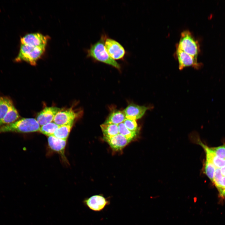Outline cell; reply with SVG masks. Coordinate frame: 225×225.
<instances>
[{
	"instance_id": "obj_19",
	"label": "cell",
	"mask_w": 225,
	"mask_h": 225,
	"mask_svg": "<svg viewBox=\"0 0 225 225\" xmlns=\"http://www.w3.org/2000/svg\"><path fill=\"white\" fill-rule=\"evenodd\" d=\"M59 126L53 122L42 126L39 131L48 137L52 136Z\"/></svg>"
},
{
	"instance_id": "obj_5",
	"label": "cell",
	"mask_w": 225,
	"mask_h": 225,
	"mask_svg": "<svg viewBox=\"0 0 225 225\" xmlns=\"http://www.w3.org/2000/svg\"><path fill=\"white\" fill-rule=\"evenodd\" d=\"M104 45L108 54L114 60L122 59L124 57L125 50L123 46L116 40L106 37Z\"/></svg>"
},
{
	"instance_id": "obj_17",
	"label": "cell",
	"mask_w": 225,
	"mask_h": 225,
	"mask_svg": "<svg viewBox=\"0 0 225 225\" xmlns=\"http://www.w3.org/2000/svg\"><path fill=\"white\" fill-rule=\"evenodd\" d=\"M13 104L9 98L0 95V122Z\"/></svg>"
},
{
	"instance_id": "obj_7",
	"label": "cell",
	"mask_w": 225,
	"mask_h": 225,
	"mask_svg": "<svg viewBox=\"0 0 225 225\" xmlns=\"http://www.w3.org/2000/svg\"><path fill=\"white\" fill-rule=\"evenodd\" d=\"M83 202L90 210L99 212L109 204L110 201L103 195L99 194L94 195L85 199Z\"/></svg>"
},
{
	"instance_id": "obj_1",
	"label": "cell",
	"mask_w": 225,
	"mask_h": 225,
	"mask_svg": "<svg viewBox=\"0 0 225 225\" xmlns=\"http://www.w3.org/2000/svg\"><path fill=\"white\" fill-rule=\"evenodd\" d=\"M106 37L102 36L98 41L91 46L88 50V56L119 70L120 64L109 56L106 50L104 45Z\"/></svg>"
},
{
	"instance_id": "obj_16",
	"label": "cell",
	"mask_w": 225,
	"mask_h": 225,
	"mask_svg": "<svg viewBox=\"0 0 225 225\" xmlns=\"http://www.w3.org/2000/svg\"><path fill=\"white\" fill-rule=\"evenodd\" d=\"M100 127L104 138H111L119 133L117 125L104 122Z\"/></svg>"
},
{
	"instance_id": "obj_6",
	"label": "cell",
	"mask_w": 225,
	"mask_h": 225,
	"mask_svg": "<svg viewBox=\"0 0 225 225\" xmlns=\"http://www.w3.org/2000/svg\"><path fill=\"white\" fill-rule=\"evenodd\" d=\"M49 37L38 32L28 34L20 39L21 44L46 48Z\"/></svg>"
},
{
	"instance_id": "obj_3",
	"label": "cell",
	"mask_w": 225,
	"mask_h": 225,
	"mask_svg": "<svg viewBox=\"0 0 225 225\" xmlns=\"http://www.w3.org/2000/svg\"><path fill=\"white\" fill-rule=\"evenodd\" d=\"M46 48L21 44L19 52L15 59L17 62L25 61L31 65H35L45 52Z\"/></svg>"
},
{
	"instance_id": "obj_11",
	"label": "cell",
	"mask_w": 225,
	"mask_h": 225,
	"mask_svg": "<svg viewBox=\"0 0 225 225\" xmlns=\"http://www.w3.org/2000/svg\"><path fill=\"white\" fill-rule=\"evenodd\" d=\"M150 107L132 103L123 110L126 118L136 120L141 118Z\"/></svg>"
},
{
	"instance_id": "obj_25",
	"label": "cell",
	"mask_w": 225,
	"mask_h": 225,
	"mask_svg": "<svg viewBox=\"0 0 225 225\" xmlns=\"http://www.w3.org/2000/svg\"><path fill=\"white\" fill-rule=\"evenodd\" d=\"M222 178V177L220 169L216 168L212 182L214 184L217 189L220 185Z\"/></svg>"
},
{
	"instance_id": "obj_12",
	"label": "cell",
	"mask_w": 225,
	"mask_h": 225,
	"mask_svg": "<svg viewBox=\"0 0 225 225\" xmlns=\"http://www.w3.org/2000/svg\"><path fill=\"white\" fill-rule=\"evenodd\" d=\"M104 139L112 149L115 151L122 149L131 141L119 133L111 138Z\"/></svg>"
},
{
	"instance_id": "obj_23",
	"label": "cell",
	"mask_w": 225,
	"mask_h": 225,
	"mask_svg": "<svg viewBox=\"0 0 225 225\" xmlns=\"http://www.w3.org/2000/svg\"><path fill=\"white\" fill-rule=\"evenodd\" d=\"M123 123L129 130L138 132V128L135 120L126 118Z\"/></svg>"
},
{
	"instance_id": "obj_2",
	"label": "cell",
	"mask_w": 225,
	"mask_h": 225,
	"mask_svg": "<svg viewBox=\"0 0 225 225\" xmlns=\"http://www.w3.org/2000/svg\"><path fill=\"white\" fill-rule=\"evenodd\" d=\"M40 126L36 119L23 118L0 127V133L5 132L28 133L39 131Z\"/></svg>"
},
{
	"instance_id": "obj_18",
	"label": "cell",
	"mask_w": 225,
	"mask_h": 225,
	"mask_svg": "<svg viewBox=\"0 0 225 225\" xmlns=\"http://www.w3.org/2000/svg\"><path fill=\"white\" fill-rule=\"evenodd\" d=\"M73 124L59 126L52 136L62 139L67 140Z\"/></svg>"
},
{
	"instance_id": "obj_20",
	"label": "cell",
	"mask_w": 225,
	"mask_h": 225,
	"mask_svg": "<svg viewBox=\"0 0 225 225\" xmlns=\"http://www.w3.org/2000/svg\"><path fill=\"white\" fill-rule=\"evenodd\" d=\"M118 126L119 133L131 141L136 137L138 132L129 130L123 122L119 124Z\"/></svg>"
},
{
	"instance_id": "obj_15",
	"label": "cell",
	"mask_w": 225,
	"mask_h": 225,
	"mask_svg": "<svg viewBox=\"0 0 225 225\" xmlns=\"http://www.w3.org/2000/svg\"><path fill=\"white\" fill-rule=\"evenodd\" d=\"M126 118L123 111L115 110L110 113L105 123L118 125L123 122Z\"/></svg>"
},
{
	"instance_id": "obj_9",
	"label": "cell",
	"mask_w": 225,
	"mask_h": 225,
	"mask_svg": "<svg viewBox=\"0 0 225 225\" xmlns=\"http://www.w3.org/2000/svg\"><path fill=\"white\" fill-rule=\"evenodd\" d=\"M60 110L61 108L56 107H45L38 114L36 120L41 126L52 122L56 115Z\"/></svg>"
},
{
	"instance_id": "obj_24",
	"label": "cell",
	"mask_w": 225,
	"mask_h": 225,
	"mask_svg": "<svg viewBox=\"0 0 225 225\" xmlns=\"http://www.w3.org/2000/svg\"><path fill=\"white\" fill-rule=\"evenodd\" d=\"M210 148L212 152L217 156L225 160V145Z\"/></svg>"
},
{
	"instance_id": "obj_10",
	"label": "cell",
	"mask_w": 225,
	"mask_h": 225,
	"mask_svg": "<svg viewBox=\"0 0 225 225\" xmlns=\"http://www.w3.org/2000/svg\"><path fill=\"white\" fill-rule=\"evenodd\" d=\"M176 53L180 70L189 66H192L195 68L198 67L199 65L197 62V58L177 48Z\"/></svg>"
},
{
	"instance_id": "obj_4",
	"label": "cell",
	"mask_w": 225,
	"mask_h": 225,
	"mask_svg": "<svg viewBox=\"0 0 225 225\" xmlns=\"http://www.w3.org/2000/svg\"><path fill=\"white\" fill-rule=\"evenodd\" d=\"M177 48L197 58L199 52L198 45L189 31L185 30L181 33Z\"/></svg>"
},
{
	"instance_id": "obj_22",
	"label": "cell",
	"mask_w": 225,
	"mask_h": 225,
	"mask_svg": "<svg viewBox=\"0 0 225 225\" xmlns=\"http://www.w3.org/2000/svg\"><path fill=\"white\" fill-rule=\"evenodd\" d=\"M206 160L212 163L216 168H219L225 166V160L220 158L214 154Z\"/></svg>"
},
{
	"instance_id": "obj_21",
	"label": "cell",
	"mask_w": 225,
	"mask_h": 225,
	"mask_svg": "<svg viewBox=\"0 0 225 225\" xmlns=\"http://www.w3.org/2000/svg\"><path fill=\"white\" fill-rule=\"evenodd\" d=\"M214 165L211 162L206 160L204 164V172L205 174L212 182L216 169Z\"/></svg>"
},
{
	"instance_id": "obj_8",
	"label": "cell",
	"mask_w": 225,
	"mask_h": 225,
	"mask_svg": "<svg viewBox=\"0 0 225 225\" xmlns=\"http://www.w3.org/2000/svg\"><path fill=\"white\" fill-rule=\"evenodd\" d=\"M77 115L72 108L61 109L56 115L53 122L59 126L73 124Z\"/></svg>"
},
{
	"instance_id": "obj_26",
	"label": "cell",
	"mask_w": 225,
	"mask_h": 225,
	"mask_svg": "<svg viewBox=\"0 0 225 225\" xmlns=\"http://www.w3.org/2000/svg\"><path fill=\"white\" fill-rule=\"evenodd\" d=\"M220 171L222 175L225 176V166L221 168Z\"/></svg>"
},
{
	"instance_id": "obj_14",
	"label": "cell",
	"mask_w": 225,
	"mask_h": 225,
	"mask_svg": "<svg viewBox=\"0 0 225 225\" xmlns=\"http://www.w3.org/2000/svg\"><path fill=\"white\" fill-rule=\"evenodd\" d=\"M19 117V114L13 104L10 108L7 113L0 122V127L16 121Z\"/></svg>"
},
{
	"instance_id": "obj_13",
	"label": "cell",
	"mask_w": 225,
	"mask_h": 225,
	"mask_svg": "<svg viewBox=\"0 0 225 225\" xmlns=\"http://www.w3.org/2000/svg\"><path fill=\"white\" fill-rule=\"evenodd\" d=\"M66 141L57 138L53 136H48V144L50 148L62 154L64 153Z\"/></svg>"
}]
</instances>
